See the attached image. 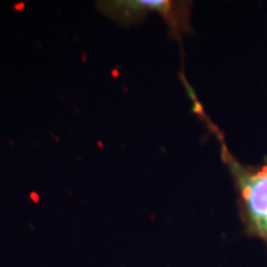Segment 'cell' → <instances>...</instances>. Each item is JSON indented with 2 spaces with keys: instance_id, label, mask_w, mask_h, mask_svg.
<instances>
[{
  "instance_id": "1",
  "label": "cell",
  "mask_w": 267,
  "mask_h": 267,
  "mask_svg": "<svg viewBox=\"0 0 267 267\" xmlns=\"http://www.w3.org/2000/svg\"><path fill=\"white\" fill-rule=\"evenodd\" d=\"M223 157L235 179L246 231L267 244V163L260 167H244L232 158L225 145Z\"/></svg>"
}]
</instances>
